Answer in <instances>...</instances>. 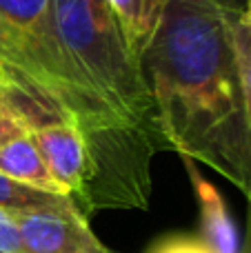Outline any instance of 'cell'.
Wrapping results in <instances>:
<instances>
[{"mask_svg":"<svg viewBox=\"0 0 251 253\" xmlns=\"http://www.w3.org/2000/svg\"><path fill=\"white\" fill-rule=\"evenodd\" d=\"M140 69L167 147L247 193L251 129L229 40V16L209 0H165Z\"/></svg>","mask_w":251,"mask_h":253,"instance_id":"obj_1","label":"cell"},{"mask_svg":"<svg viewBox=\"0 0 251 253\" xmlns=\"http://www.w3.org/2000/svg\"><path fill=\"white\" fill-rule=\"evenodd\" d=\"M56 18L67 51L98 98L154 153L169 151L158 109L140 60L105 0H56Z\"/></svg>","mask_w":251,"mask_h":253,"instance_id":"obj_2","label":"cell"},{"mask_svg":"<svg viewBox=\"0 0 251 253\" xmlns=\"http://www.w3.org/2000/svg\"><path fill=\"white\" fill-rule=\"evenodd\" d=\"M0 83L9 102L27 129L67 123L62 105L47 76L29 56L27 47L0 22Z\"/></svg>","mask_w":251,"mask_h":253,"instance_id":"obj_3","label":"cell"},{"mask_svg":"<svg viewBox=\"0 0 251 253\" xmlns=\"http://www.w3.org/2000/svg\"><path fill=\"white\" fill-rule=\"evenodd\" d=\"M13 215L22 253H111L71 198Z\"/></svg>","mask_w":251,"mask_h":253,"instance_id":"obj_4","label":"cell"},{"mask_svg":"<svg viewBox=\"0 0 251 253\" xmlns=\"http://www.w3.org/2000/svg\"><path fill=\"white\" fill-rule=\"evenodd\" d=\"M47 165L51 178L65 196L74 200L80 193L87 175V149L83 135L69 123H53L29 131Z\"/></svg>","mask_w":251,"mask_h":253,"instance_id":"obj_5","label":"cell"},{"mask_svg":"<svg viewBox=\"0 0 251 253\" xmlns=\"http://www.w3.org/2000/svg\"><path fill=\"white\" fill-rule=\"evenodd\" d=\"M185 169L194 184V193L200 202V220H203V242L211 253H240V240L236 233V224L227 213L225 200L220 191L198 171L191 158L180 156Z\"/></svg>","mask_w":251,"mask_h":253,"instance_id":"obj_6","label":"cell"},{"mask_svg":"<svg viewBox=\"0 0 251 253\" xmlns=\"http://www.w3.org/2000/svg\"><path fill=\"white\" fill-rule=\"evenodd\" d=\"M0 173L16 180L20 184H27L31 189H40L47 193L65 196L58 182L51 178L34 138L29 133H22L18 138H11L9 142L0 144Z\"/></svg>","mask_w":251,"mask_h":253,"instance_id":"obj_7","label":"cell"},{"mask_svg":"<svg viewBox=\"0 0 251 253\" xmlns=\"http://www.w3.org/2000/svg\"><path fill=\"white\" fill-rule=\"evenodd\" d=\"M114 11L129 49L140 60V53L154 38V31L163 16L165 0H105Z\"/></svg>","mask_w":251,"mask_h":253,"instance_id":"obj_8","label":"cell"},{"mask_svg":"<svg viewBox=\"0 0 251 253\" xmlns=\"http://www.w3.org/2000/svg\"><path fill=\"white\" fill-rule=\"evenodd\" d=\"M69 196H58V193H47L40 189H31L27 184H20L16 180L7 178L0 173V209L9 211V213H20V211L40 209V207H49L62 202Z\"/></svg>","mask_w":251,"mask_h":253,"instance_id":"obj_9","label":"cell"},{"mask_svg":"<svg viewBox=\"0 0 251 253\" xmlns=\"http://www.w3.org/2000/svg\"><path fill=\"white\" fill-rule=\"evenodd\" d=\"M229 40L236 56V65H238L245 98H247V105H251V20L245 13L229 16Z\"/></svg>","mask_w":251,"mask_h":253,"instance_id":"obj_10","label":"cell"},{"mask_svg":"<svg viewBox=\"0 0 251 253\" xmlns=\"http://www.w3.org/2000/svg\"><path fill=\"white\" fill-rule=\"evenodd\" d=\"M22 133H29V129L18 116V111L13 109V105L9 102L7 91L0 83V144L9 142L11 138H18Z\"/></svg>","mask_w":251,"mask_h":253,"instance_id":"obj_11","label":"cell"},{"mask_svg":"<svg viewBox=\"0 0 251 253\" xmlns=\"http://www.w3.org/2000/svg\"><path fill=\"white\" fill-rule=\"evenodd\" d=\"M149 253H211L209 247L198 236H169L151 247Z\"/></svg>","mask_w":251,"mask_h":253,"instance_id":"obj_12","label":"cell"},{"mask_svg":"<svg viewBox=\"0 0 251 253\" xmlns=\"http://www.w3.org/2000/svg\"><path fill=\"white\" fill-rule=\"evenodd\" d=\"M0 253H22L16 215L0 209Z\"/></svg>","mask_w":251,"mask_h":253,"instance_id":"obj_13","label":"cell"},{"mask_svg":"<svg viewBox=\"0 0 251 253\" xmlns=\"http://www.w3.org/2000/svg\"><path fill=\"white\" fill-rule=\"evenodd\" d=\"M213 7H218L227 16H243L245 13V0H209Z\"/></svg>","mask_w":251,"mask_h":253,"instance_id":"obj_14","label":"cell"},{"mask_svg":"<svg viewBox=\"0 0 251 253\" xmlns=\"http://www.w3.org/2000/svg\"><path fill=\"white\" fill-rule=\"evenodd\" d=\"M247 198H249V213H247V233H245V240L240 245V253H251V184L247 189Z\"/></svg>","mask_w":251,"mask_h":253,"instance_id":"obj_15","label":"cell"},{"mask_svg":"<svg viewBox=\"0 0 251 253\" xmlns=\"http://www.w3.org/2000/svg\"><path fill=\"white\" fill-rule=\"evenodd\" d=\"M245 7H247V9H245V16L251 20V0H245Z\"/></svg>","mask_w":251,"mask_h":253,"instance_id":"obj_16","label":"cell"},{"mask_svg":"<svg viewBox=\"0 0 251 253\" xmlns=\"http://www.w3.org/2000/svg\"><path fill=\"white\" fill-rule=\"evenodd\" d=\"M247 116H249V129H251V105H247Z\"/></svg>","mask_w":251,"mask_h":253,"instance_id":"obj_17","label":"cell"}]
</instances>
